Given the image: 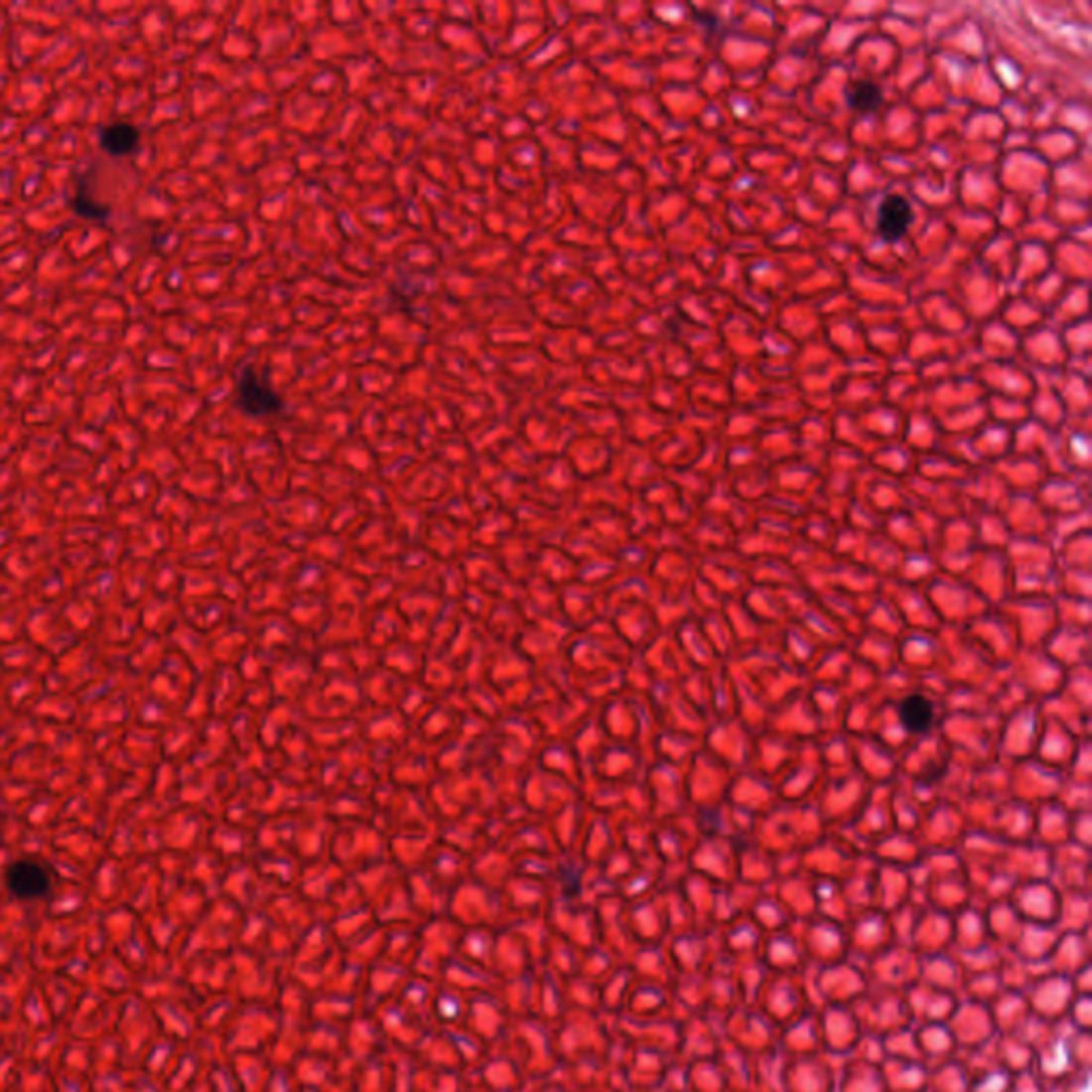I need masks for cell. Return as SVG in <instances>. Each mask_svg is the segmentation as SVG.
I'll return each instance as SVG.
<instances>
[{"label": "cell", "mask_w": 1092, "mask_h": 1092, "mask_svg": "<svg viewBox=\"0 0 1092 1092\" xmlns=\"http://www.w3.org/2000/svg\"><path fill=\"white\" fill-rule=\"evenodd\" d=\"M3 884L13 898L39 900L52 892V871L35 858H18L5 867Z\"/></svg>", "instance_id": "6da1fadb"}, {"label": "cell", "mask_w": 1092, "mask_h": 1092, "mask_svg": "<svg viewBox=\"0 0 1092 1092\" xmlns=\"http://www.w3.org/2000/svg\"><path fill=\"white\" fill-rule=\"evenodd\" d=\"M141 133L133 122L118 120L100 128L98 146L109 158H126L139 150Z\"/></svg>", "instance_id": "3957f363"}, {"label": "cell", "mask_w": 1092, "mask_h": 1092, "mask_svg": "<svg viewBox=\"0 0 1092 1092\" xmlns=\"http://www.w3.org/2000/svg\"><path fill=\"white\" fill-rule=\"evenodd\" d=\"M898 713H900L902 726L909 732H915V735H922V732H926L932 724H935V707H932V702L928 698L919 694L904 698Z\"/></svg>", "instance_id": "277c9868"}, {"label": "cell", "mask_w": 1092, "mask_h": 1092, "mask_svg": "<svg viewBox=\"0 0 1092 1092\" xmlns=\"http://www.w3.org/2000/svg\"><path fill=\"white\" fill-rule=\"evenodd\" d=\"M911 222H913V207L907 201V197H902L898 193L884 197L878 209V231L882 239L889 243L902 239L907 235Z\"/></svg>", "instance_id": "7a4b0ae2"}, {"label": "cell", "mask_w": 1092, "mask_h": 1092, "mask_svg": "<svg viewBox=\"0 0 1092 1092\" xmlns=\"http://www.w3.org/2000/svg\"><path fill=\"white\" fill-rule=\"evenodd\" d=\"M847 103H850V107L854 111L871 113V111L882 107L884 92H882V88L878 83L867 81V79H858V81L850 83V88H847Z\"/></svg>", "instance_id": "5b68a950"}]
</instances>
